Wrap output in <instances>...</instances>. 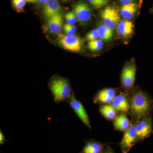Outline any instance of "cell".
<instances>
[{
    "label": "cell",
    "mask_w": 153,
    "mask_h": 153,
    "mask_svg": "<svg viewBox=\"0 0 153 153\" xmlns=\"http://www.w3.org/2000/svg\"><path fill=\"white\" fill-rule=\"evenodd\" d=\"M63 30H64V33H65V34L66 35H68V36H72V35H74V33H73L72 31H71L69 29H68V28L66 27H65L64 26V27H63Z\"/></svg>",
    "instance_id": "cell-26"
},
{
    "label": "cell",
    "mask_w": 153,
    "mask_h": 153,
    "mask_svg": "<svg viewBox=\"0 0 153 153\" xmlns=\"http://www.w3.org/2000/svg\"><path fill=\"white\" fill-rule=\"evenodd\" d=\"M134 0H120V3L122 4L123 5L128 4L132 3Z\"/></svg>",
    "instance_id": "cell-27"
},
{
    "label": "cell",
    "mask_w": 153,
    "mask_h": 153,
    "mask_svg": "<svg viewBox=\"0 0 153 153\" xmlns=\"http://www.w3.org/2000/svg\"><path fill=\"white\" fill-rule=\"evenodd\" d=\"M89 3L96 9L103 7L106 5L108 2V0H88Z\"/></svg>",
    "instance_id": "cell-22"
},
{
    "label": "cell",
    "mask_w": 153,
    "mask_h": 153,
    "mask_svg": "<svg viewBox=\"0 0 153 153\" xmlns=\"http://www.w3.org/2000/svg\"><path fill=\"white\" fill-rule=\"evenodd\" d=\"M100 111L101 114L108 119H113L116 116L117 111L111 104L102 105L100 107Z\"/></svg>",
    "instance_id": "cell-18"
},
{
    "label": "cell",
    "mask_w": 153,
    "mask_h": 153,
    "mask_svg": "<svg viewBox=\"0 0 153 153\" xmlns=\"http://www.w3.org/2000/svg\"><path fill=\"white\" fill-rule=\"evenodd\" d=\"M26 1H27L28 2L35 3L37 1H38V0H26Z\"/></svg>",
    "instance_id": "cell-30"
},
{
    "label": "cell",
    "mask_w": 153,
    "mask_h": 153,
    "mask_svg": "<svg viewBox=\"0 0 153 153\" xmlns=\"http://www.w3.org/2000/svg\"><path fill=\"white\" fill-rule=\"evenodd\" d=\"M48 86L54 101L57 103L68 101L73 93L68 79L61 76L52 77L49 81Z\"/></svg>",
    "instance_id": "cell-2"
},
{
    "label": "cell",
    "mask_w": 153,
    "mask_h": 153,
    "mask_svg": "<svg viewBox=\"0 0 153 153\" xmlns=\"http://www.w3.org/2000/svg\"><path fill=\"white\" fill-rule=\"evenodd\" d=\"M131 114L138 119L148 116L153 108V102L150 97L141 91H137L130 99Z\"/></svg>",
    "instance_id": "cell-1"
},
{
    "label": "cell",
    "mask_w": 153,
    "mask_h": 153,
    "mask_svg": "<svg viewBox=\"0 0 153 153\" xmlns=\"http://www.w3.org/2000/svg\"><path fill=\"white\" fill-rule=\"evenodd\" d=\"M47 0H38V1L40 4H44Z\"/></svg>",
    "instance_id": "cell-29"
},
{
    "label": "cell",
    "mask_w": 153,
    "mask_h": 153,
    "mask_svg": "<svg viewBox=\"0 0 153 153\" xmlns=\"http://www.w3.org/2000/svg\"><path fill=\"white\" fill-rule=\"evenodd\" d=\"M103 41L100 39L88 42V49L93 52L100 51L103 48Z\"/></svg>",
    "instance_id": "cell-20"
},
{
    "label": "cell",
    "mask_w": 153,
    "mask_h": 153,
    "mask_svg": "<svg viewBox=\"0 0 153 153\" xmlns=\"http://www.w3.org/2000/svg\"><path fill=\"white\" fill-rule=\"evenodd\" d=\"M133 22L128 19L120 21L116 28L117 33L122 37L128 38L131 36L134 32Z\"/></svg>",
    "instance_id": "cell-13"
},
{
    "label": "cell",
    "mask_w": 153,
    "mask_h": 153,
    "mask_svg": "<svg viewBox=\"0 0 153 153\" xmlns=\"http://www.w3.org/2000/svg\"><path fill=\"white\" fill-rule=\"evenodd\" d=\"M65 19L67 24L74 25L78 21L76 15L73 11H70L65 15Z\"/></svg>",
    "instance_id": "cell-23"
},
{
    "label": "cell",
    "mask_w": 153,
    "mask_h": 153,
    "mask_svg": "<svg viewBox=\"0 0 153 153\" xmlns=\"http://www.w3.org/2000/svg\"><path fill=\"white\" fill-rule=\"evenodd\" d=\"M114 124L115 128L121 131H126L131 126L128 118L124 114L115 117Z\"/></svg>",
    "instance_id": "cell-15"
},
{
    "label": "cell",
    "mask_w": 153,
    "mask_h": 153,
    "mask_svg": "<svg viewBox=\"0 0 153 153\" xmlns=\"http://www.w3.org/2000/svg\"><path fill=\"white\" fill-rule=\"evenodd\" d=\"M26 0H12V5L18 13H22L25 12Z\"/></svg>",
    "instance_id": "cell-21"
},
{
    "label": "cell",
    "mask_w": 153,
    "mask_h": 153,
    "mask_svg": "<svg viewBox=\"0 0 153 153\" xmlns=\"http://www.w3.org/2000/svg\"><path fill=\"white\" fill-rule=\"evenodd\" d=\"M67 102L69 103L72 109L82 122L88 127L91 128L88 115L84 106L80 101L76 99L73 92Z\"/></svg>",
    "instance_id": "cell-6"
},
{
    "label": "cell",
    "mask_w": 153,
    "mask_h": 153,
    "mask_svg": "<svg viewBox=\"0 0 153 153\" xmlns=\"http://www.w3.org/2000/svg\"><path fill=\"white\" fill-rule=\"evenodd\" d=\"M99 36V39H101L102 41H108L112 38L113 31L104 25H99L97 29Z\"/></svg>",
    "instance_id": "cell-19"
},
{
    "label": "cell",
    "mask_w": 153,
    "mask_h": 153,
    "mask_svg": "<svg viewBox=\"0 0 153 153\" xmlns=\"http://www.w3.org/2000/svg\"><path fill=\"white\" fill-rule=\"evenodd\" d=\"M137 139L136 124L125 131L120 143L123 153H128L135 145Z\"/></svg>",
    "instance_id": "cell-9"
},
{
    "label": "cell",
    "mask_w": 153,
    "mask_h": 153,
    "mask_svg": "<svg viewBox=\"0 0 153 153\" xmlns=\"http://www.w3.org/2000/svg\"><path fill=\"white\" fill-rule=\"evenodd\" d=\"M102 144L94 141H90L86 143L81 153H102Z\"/></svg>",
    "instance_id": "cell-17"
},
{
    "label": "cell",
    "mask_w": 153,
    "mask_h": 153,
    "mask_svg": "<svg viewBox=\"0 0 153 153\" xmlns=\"http://www.w3.org/2000/svg\"><path fill=\"white\" fill-rule=\"evenodd\" d=\"M65 27L68 28L69 30L72 31L73 33H76V30H77V28H76V26H74V25H69V24H66V25H64Z\"/></svg>",
    "instance_id": "cell-25"
},
{
    "label": "cell",
    "mask_w": 153,
    "mask_h": 153,
    "mask_svg": "<svg viewBox=\"0 0 153 153\" xmlns=\"http://www.w3.org/2000/svg\"><path fill=\"white\" fill-rule=\"evenodd\" d=\"M137 139L143 140L148 137L153 133L152 119L149 116L140 119L136 123Z\"/></svg>",
    "instance_id": "cell-7"
},
{
    "label": "cell",
    "mask_w": 153,
    "mask_h": 153,
    "mask_svg": "<svg viewBox=\"0 0 153 153\" xmlns=\"http://www.w3.org/2000/svg\"><path fill=\"white\" fill-rule=\"evenodd\" d=\"M57 41L60 46L67 51L78 52L82 49V40L74 35L68 36L60 33L57 36Z\"/></svg>",
    "instance_id": "cell-4"
},
{
    "label": "cell",
    "mask_w": 153,
    "mask_h": 153,
    "mask_svg": "<svg viewBox=\"0 0 153 153\" xmlns=\"http://www.w3.org/2000/svg\"><path fill=\"white\" fill-rule=\"evenodd\" d=\"M5 141V138L1 131H0V143L3 144Z\"/></svg>",
    "instance_id": "cell-28"
},
{
    "label": "cell",
    "mask_w": 153,
    "mask_h": 153,
    "mask_svg": "<svg viewBox=\"0 0 153 153\" xmlns=\"http://www.w3.org/2000/svg\"><path fill=\"white\" fill-rule=\"evenodd\" d=\"M105 153H113L112 152H110V151H108V152H106Z\"/></svg>",
    "instance_id": "cell-31"
},
{
    "label": "cell",
    "mask_w": 153,
    "mask_h": 153,
    "mask_svg": "<svg viewBox=\"0 0 153 153\" xmlns=\"http://www.w3.org/2000/svg\"><path fill=\"white\" fill-rule=\"evenodd\" d=\"M43 14L47 20L61 13V7L58 0H47L44 4Z\"/></svg>",
    "instance_id": "cell-10"
},
{
    "label": "cell",
    "mask_w": 153,
    "mask_h": 153,
    "mask_svg": "<svg viewBox=\"0 0 153 153\" xmlns=\"http://www.w3.org/2000/svg\"><path fill=\"white\" fill-rule=\"evenodd\" d=\"M63 1H69V0H63Z\"/></svg>",
    "instance_id": "cell-32"
},
{
    "label": "cell",
    "mask_w": 153,
    "mask_h": 153,
    "mask_svg": "<svg viewBox=\"0 0 153 153\" xmlns=\"http://www.w3.org/2000/svg\"><path fill=\"white\" fill-rule=\"evenodd\" d=\"M111 103L117 111L126 112L130 109V102L124 94L120 93L116 96Z\"/></svg>",
    "instance_id": "cell-12"
},
{
    "label": "cell",
    "mask_w": 153,
    "mask_h": 153,
    "mask_svg": "<svg viewBox=\"0 0 153 153\" xmlns=\"http://www.w3.org/2000/svg\"><path fill=\"white\" fill-rule=\"evenodd\" d=\"M137 4L134 3L123 5L120 9L121 15L126 19H132L137 13Z\"/></svg>",
    "instance_id": "cell-16"
},
{
    "label": "cell",
    "mask_w": 153,
    "mask_h": 153,
    "mask_svg": "<svg viewBox=\"0 0 153 153\" xmlns=\"http://www.w3.org/2000/svg\"><path fill=\"white\" fill-rule=\"evenodd\" d=\"M63 15L61 13L48 20L47 27L51 33L59 34L63 27Z\"/></svg>",
    "instance_id": "cell-14"
},
{
    "label": "cell",
    "mask_w": 153,
    "mask_h": 153,
    "mask_svg": "<svg viewBox=\"0 0 153 153\" xmlns=\"http://www.w3.org/2000/svg\"><path fill=\"white\" fill-rule=\"evenodd\" d=\"M99 38L98 31L97 29H94L91 30V31L88 32L86 34L85 37V39L86 41H88V42H91L93 41H95Z\"/></svg>",
    "instance_id": "cell-24"
},
{
    "label": "cell",
    "mask_w": 153,
    "mask_h": 153,
    "mask_svg": "<svg viewBox=\"0 0 153 153\" xmlns=\"http://www.w3.org/2000/svg\"><path fill=\"white\" fill-rule=\"evenodd\" d=\"M116 96V92L114 89L111 88H106L102 89L97 94L94 99V102L109 103Z\"/></svg>",
    "instance_id": "cell-11"
},
{
    "label": "cell",
    "mask_w": 153,
    "mask_h": 153,
    "mask_svg": "<svg viewBox=\"0 0 153 153\" xmlns=\"http://www.w3.org/2000/svg\"><path fill=\"white\" fill-rule=\"evenodd\" d=\"M136 67L134 63L127 64L123 69L121 75L122 85L126 88L129 89L133 86L135 79Z\"/></svg>",
    "instance_id": "cell-8"
},
{
    "label": "cell",
    "mask_w": 153,
    "mask_h": 153,
    "mask_svg": "<svg viewBox=\"0 0 153 153\" xmlns=\"http://www.w3.org/2000/svg\"><path fill=\"white\" fill-rule=\"evenodd\" d=\"M73 11L81 25L87 24L91 19L92 11L87 3L82 1L76 3L74 5Z\"/></svg>",
    "instance_id": "cell-5"
},
{
    "label": "cell",
    "mask_w": 153,
    "mask_h": 153,
    "mask_svg": "<svg viewBox=\"0 0 153 153\" xmlns=\"http://www.w3.org/2000/svg\"><path fill=\"white\" fill-rule=\"evenodd\" d=\"M100 14L105 26L113 31L116 29L120 21V16L117 9L112 6H108L100 12Z\"/></svg>",
    "instance_id": "cell-3"
}]
</instances>
